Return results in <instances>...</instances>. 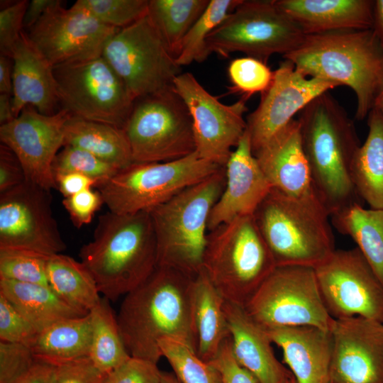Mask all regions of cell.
Wrapping results in <instances>:
<instances>
[{
	"instance_id": "obj_19",
	"label": "cell",
	"mask_w": 383,
	"mask_h": 383,
	"mask_svg": "<svg viewBox=\"0 0 383 383\" xmlns=\"http://www.w3.org/2000/svg\"><path fill=\"white\" fill-rule=\"evenodd\" d=\"M339 87L318 78L306 77L287 60L274 71L270 87L261 94L257 109L247 117V131L253 154L282 131L309 103Z\"/></svg>"
},
{
	"instance_id": "obj_29",
	"label": "cell",
	"mask_w": 383,
	"mask_h": 383,
	"mask_svg": "<svg viewBox=\"0 0 383 383\" xmlns=\"http://www.w3.org/2000/svg\"><path fill=\"white\" fill-rule=\"evenodd\" d=\"M367 138L352 165L356 192L370 208L383 209V111L372 108L367 116Z\"/></svg>"
},
{
	"instance_id": "obj_38",
	"label": "cell",
	"mask_w": 383,
	"mask_h": 383,
	"mask_svg": "<svg viewBox=\"0 0 383 383\" xmlns=\"http://www.w3.org/2000/svg\"><path fill=\"white\" fill-rule=\"evenodd\" d=\"M50 256L24 249L0 248V279L48 286Z\"/></svg>"
},
{
	"instance_id": "obj_23",
	"label": "cell",
	"mask_w": 383,
	"mask_h": 383,
	"mask_svg": "<svg viewBox=\"0 0 383 383\" xmlns=\"http://www.w3.org/2000/svg\"><path fill=\"white\" fill-rule=\"evenodd\" d=\"M12 107L17 117L27 106L44 115L61 109L53 66L23 30L12 55Z\"/></svg>"
},
{
	"instance_id": "obj_51",
	"label": "cell",
	"mask_w": 383,
	"mask_h": 383,
	"mask_svg": "<svg viewBox=\"0 0 383 383\" xmlns=\"http://www.w3.org/2000/svg\"><path fill=\"white\" fill-rule=\"evenodd\" d=\"M55 366L36 360L23 374L11 383H52Z\"/></svg>"
},
{
	"instance_id": "obj_8",
	"label": "cell",
	"mask_w": 383,
	"mask_h": 383,
	"mask_svg": "<svg viewBox=\"0 0 383 383\" xmlns=\"http://www.w3.org/2000/svg\"><path fill=\"white\" fill-rule=\"evenodd\" d=\"M222 167L199 157L196 152L170 162H132L100 183L97 190L109 211H149Z\"/></svg>"
},
{
	"instance_id": "obj_39",
	"label": "cell",
	"mask_w": 383,
	"mask_h": 383,
	"mask_svg": "<svg viewBox=\"0 0 383 383\" xmlns=\"http://www.w3.org/2000/svg\"><path fill=\"white\" fill-rule=\"evenodd\" d=\"M228 74L232 93H239L249 99L256 93H264L270 87L274 71L267 65L251 57L235 58L231 61Z\"/></svg>"
},
{
	"instance_id": "obj_33",
	"label": "cell",
	"mask_w": 383,
	"mask_h": 383,
	"mask_svg": "<svg viewBox=\"0 0 383 383\" xmlns=\"http://www.w3.org/2000/svg\"><path fill=\"white\" fill-rule=\"evenodd\" d=\"M49 287L65 304L87 314L101 296L84 264L61 253L50 255L47 264Z\"/></svg>"
},
{
	"instance_id": "obj_46",
	"label": "cell",
	"mask_w": 383,
	"mask_h": 383,
	"mask_svg": "<svg viewBox=\"0 0 383 383\" xmlns=\"http://www.w3.org/2000/svg\"><path fill=\"white\" fill-rule=\"evenodd\" d=\"M103 204L101 194L93 189L82 191L62 200L72 223L77 228L90 223Z\"/></svg>"
},
{
	"instance_id": "obj_58",
	"label": "cell",
	"mask_w": 383,
	"mask_h": 383,
	"mask_svg": "<svg viewBox=\"0 0 383 383\" xmlns=\"http://www.w3.org/2000/svg\"><path fill=\"white\" fill-rule=\"evenodd\" d=\"M287 383H296L295 379H294L292 377L289 378V379L287 381Z\"/></svg>"
},
{
	"instance_id": "obj_24",
	"label": "cell",
	"mask_w": 383,
	"mask_h": 383,
	"mask_svg": "<svg viewBox=\"0 0 383 383\" xmlns=\"http://www.w3.org/2000/svg\"><path fill=\"white\" fill-rule=\"evenodd\" d=\"M223 309L238 362L259 383H287L292 376L276 358L267 330L243 306L225 301Z\"/></svg>"
},
{
	"instance_id": "obj_2",
	"label": "cell",
	"mask_w": 383,
	"mask_h": 383,
	"mask_svg": "<svg viewBox=\"0 0 383 383\" xmlns=\"http://www.w3.org/2000/svg\"><path fill=\"white\" fill-rule=\"evenodd\" d=\"M297 120L316 194L329 216L362 203L352 175L361 144L346 111L327 91L300 111Z\"/></svg>"
},
{
	"instance_id": "obj_54",
	"label": "cell",
	"mask_w": 383,
	"mask_h": 383,
	"mask_svg": "<svg viewBox=\"0 0 383 383\" xmlns=\"http://www.w3.org/2000/svg\"><path fill=\"white\" fill-rule=\"evenodd\" d=\"M372 19V30L383 48V0L374 1Z\"/></svg>"
},
{
	"instance_id": "obj_7",
	"label": "cell",
	"mask_w": 383,
	"mask_h": 383,
	"mask_svg": "<svg viewBox=\"0 0 383 383\" xmlns=\"http://www.w3.org/2000/svg\"><path fill=\"white\" fill-rule=\"evenodd\" d=\"M203 270L225 301L244 306L275 269L253 216L209 231Z\"/></svg>"
},
{
	"instance_id": "obj_47",
	"label": "cell",
	"mask_w": 383,
	"mask_h": 383,
	"mask_svg": "<svg viewBox=\"0 0 383 383\" xmlns=\"http://www.w3.org/2000/svg\"><path fill=\"white\" fill-rule=\"evenodd\" d=\"M106 377L87 357L56 365L52 383H106Z\"/></svg>"
},
{
	"instance_id": "obj_50",
	"label": "cell",
	"mask_w": 383,
	"mask_h": 383,
	"mask_svg": "<svg viewBox=\"0 0 383 383\" xmlns=\"http://www.w3.org/2000/svg\"><path fill=\"white\" fill-rule=\"evenodd\" d=\"M56 189L64 198L69 197L82 191L98 187L99 182L78 173H64L55 176Z\"/></svg>"
},
{
	"instance_id": "obj_15",
	"label": "cell",
	"mask_w": 383,
	"mask_h": 383,
	"mask_svg": "<svg viewBox=\"0 0 383 383\" xmlns=\"http://www.w3.org/2000/svg\"><path fill=\"white\" fill-rule=\"evenodd\" d=\"M173 89L186 104L192 120L199 157L225 167L243 137L247 123L243 114L248 99L226 105L211 95L189 72L174 79Z\"/></svg>"
},
{
	"instance_id": "obj_6",
	"label": "cell",
	"mask_w": 383,
	"mask_h": 383,
	"mask_svg": "<svg viewBox=\"0 0 383 383\" xmlns=\"http://www.w3.org/2000/svg\"><path fill=\"white\" fill-rule=\"evenodd\" d=\"M252 216L277 267L314 268L335 250L330 216L320 203L272 188Z\"/></svg>"
},
{
	"instance_id": "obj_55",
	"label": "cell",
	"mask_w": 383,
	"mask_h": 383,
	"mask_svg": "<svg viewBox=\"0 0 383 383\" xmlns=\"http://www.w3.org/2000/svg\"><path fill=\"white\" fill-rule=\"evenodd\" d=\"M15 118L12 107V95L0 94V125L7 123Z\"/></svg>"
},
{
	"instance_id": "obj_21",
	"label": "cell",
	"mask_w": 383,
	"mask_h": 383,
	"mask_svg": "<svg viewBox=\"0 0 383 383\" xmlns=\"http://www.w3.org/2000/svg\"><path fill=\"white\" fill-rule=\"evenodd\" d=\"M226 185L209 215L208 231L240 216H252L272 189L251 147L247 129L226 165Z\"/></svg>"
},
{
	"instance_id": "obj_45",
	"label": "cell",
	"mask_w": 383,
	"mask_h": 383,
	"mask_svg": "<svg viewBox=\"0 0 383 383\" xmlns=\"http://www.w3.org/2000/svg\"><path fill=\"white\" fill-rule=\"evenodd\" d=\"M157 364L132 357L107 374L106 383H162Z\"/></svg>"
},
{
	"instance_id": "obj_53",
	"label": "cell",
	"mask_w": 383,
	"mask_h": 383,
	"mask_svg": "<svg viewBox=\"0 0 383 383\" xmlns=\"http://www.w3.org/2000/svg\"><path fill=\"white\" fill-rule=\"evenodd\" d=\"M12 58L0 55V94L12 95Z\"/></svg>"
},
{
	"instance_id": "obj_56",
	"label": "cell",
	"mask_w": 383,
	"mask_h": 383,
	"mask_svg": "<svg viewBox=\"0 0 383 383\" xmlns=\"http://www.w3.org/2000/svg\"><path fill=\"white\" fill-rule=\"evenodd\" d=\"M372 108H375V109L383 111V87L377 94L374 101Z\"/></svg>"
},
{
	"instance_id": "obj_4",
	"label": "cell",
	"mask_w": 383,
	"mask_h": 383,
	"mask_svg": "<svg viewBox=\"0 0 383 383\" xmlns=\"http://www.w3.org/2000/svg\"><path fill=\"white\" fill-rule=\"evenodd\" d=\"M306 77L345 85L354 91L355 118H366L383 87V48L372 29L305 35L283 55Z\"/></svg>"
},
{
	"instance_id": "obj_48",
	"label": "cell",
	"mask_w": 383,
	"mask_h": 383,
	"mask_svg": "<svg viewBox=\"0 0 383 383\" xmlns=\"http://www.w3.org/2000/svg\"><path fill=\"white\" fill-rule=\"evenodd\" d=\"M209 363L220 372L222 383H259L255 376L235 360L231 337L224 341L216 357Z\"/></svg>"
},
{
	"instance_id": "obj_35",
	"label": "cell",
	"mask_w": 383,
	"mask_h": 383,
	"mask_svg": "<svg viewBox=\"0 0 383 383\" xmlns=\"http://www.w3.org/2000/svg\"><path fill=\"white\" fill-rule=\"evenodd\" d=\"M210 0H149L148 15L171 54L179 53L182 41Z\"/></svg>"
},
{
	"instance_id": "obj_5",
	"label": "cell",
	"mask_w": 383,
	"mask_h": 383,
	"mask_svg": "<svg viewBox=\"0 0 383 383\" xmlns=\"http://www.w3.org/2000/svg\"><path fill=\"white\" fill-rule=\"evenodd\" d=\"M225 167L150 211L157 266L195 277L203 269L210 213L226 185Z\"/></svg>"
},
{
	"instance_id": "obj_27",
	"label": "cell",
	"mask_w": 383,
	"mask_h": 383,
	"mask_svg": "<svg viewBox=\"0 0 383 383\" xmlns=\"http://www.w3.org/2000/svg\"><path fill=\"white\" fill-rule=\"evenodd\" d=\"M225 299L204 270L193 279L192 306L197 335L196 355L210 362L231 337L223 305Z\"/></svg>"
},
{
	"instance_id": "obj_22",
	"label": "cell",
	"mask_w": 383,
	"mask_h": 383,
	"mask_svg": "<svg viewBox=\"0 0 383 383\" xmlns=\"http://www.w3.org/2000/svg\"><path fill=\"white\" fill-rule=\"evenodd\" d=\"M254 155L272 189L294 199L321 204L302 147L298 120H292Z\"/></svg>"
},
{
	"instance_id": "obj_30",
	"label": "cell",
	"mask_w": 383,
	"mask_h": 383,
	"mask_svg": "<svg viewBox=\"0 0 383 383\" xmlns=\"http://www.w3.org/2000/svg\"><path fill=\"white\" fill-rule=\"evenodd\" d=\"M84 150L119 170L133 162L124 129L70 116L64 126V146Z\"/></svg>"
},
{
	"instance_id": "obj_34",
	"label": "cell",
	"mask_w": 383,
	"mask_h": 383,
	"mask_svg": "<svg viewBox=\"0 0 383 383\" xmlns=\"http://www.w3.org/2000/svg\"><path fill=\"white\" fill-rule=\"evenodd\" d=\"M91 323V342L89 357L102 373L109 374L131 357L110 301L101 296L89 312Z\"/></svg>"
},
{
	"instance_id": "obj_26",
	"label": "cell",
	"mask_w": 383,
	"mask_h": 383,
	"mask_svg": "<svg viewBox=\"0 0 383 383\" xmlns=\"http://www.w3.org/2000/svg\"><path fill=\"white\" fill-rule=\"evenodd\" d=\"M305 35L372 28V0H274Z\"/></svg>"
},
{
	"instance_id": "obj_12",
	"label": "cell",
	"mask_w": 383,
	"mask_h": 383,
	"mask_svg": "<svg viewBox=\"0 0 383 383\" xmlns=\"http://www.w3.org/2000/svg\"><path fill=\"white\" fill-rule=\"evenodd\" d=\"M304 36L274 0H243L206 43L210 53L226 57L241 52L267 64L271 55H284L294 50Z\"/></svg>"
},
{
	"instance_id": "obj_17",
	"label": "cell",
	"mask_w": 383,
	"mask_h": 383,
	"mask_svg": "<svg viewBox=\"0 0 383 383\" xmlns=\"http://www.w3.org/2000/svg\"><path fill=\"white\" fill-rule=\"evenodd\" d=\"M62 1L50 7L27 35L52 66L70 60L101 55L107 40L119 28L105 25L74 3Z\"/></svg>"
},
{
	"instance_id": "obj_13",
	"label": "cell",
	"mask_w": 383,
	"mask_h": 383,
	"mask_svg": "<svg viewBox=\"0 0 383 383\" xmlns=\"http://www.w3.org/2000/svg\"><path fill=\"white\" fill-rule=\"evenodd\" d=\"M244 308L265 329L310 326L331 331L334 321L309 267H276Z\"/></svg>"
},
{
	"instance_id": "obj_44",
	"label": "cell",
	"mask_w": 383,
	"mask_h": 383,
	"mask_svg": "<svg viewBox=\"0 0 383 383\" xmlns=\"http://www.w3.org/2000/svg\"><path fill=\"white\" fill-rule=\"evenodd\" d=\"M28 346L0 341V383H11L36 362Z\"/></svg>"
},
{
	"instance_id": "obj_14",
	"label": "cell",
	"mask_w": 383,
	"mask_h": 383,
	"mask_svg": "<svg viewBox=\"0 0 383 383\" xmlns=\"http://www.w3.org/2000/svg\"><path fill=\"white\" fill-rule=\"evenodd\" d=\"M314 271L333 319L360 316L383 323V284L357 247L335 249Z\"/></svg>"
},
{
	"instance_id": "obj_37",
	"label": "cell",
	"mask_w": 383,
	"mask_h": 383,
	"mask_svg": "<svg viewBox=\"0 0 383 383\" xmlns=\"http://www.w3.org/2000/svg\"><path fill=\"white\" fill-rule=\"evenodd\" d=\"M158 346L181 383H222L218 370L186 343L165 337L159 340Z\"/></svg>"
},
{
	"instance_id": "obj_25",
	"label": "cell",
	"mask_w": 383,
	"mask_h": 383,
	"mask_svg": "<svg viewBox=\"0 0 383 383\" xmlns=\"http://www.w3.org/2000/svg\"><path fill=\"white\" fill-rule=\"evenodd\" d=\"M266 330L272 343L282 348L296 383H329L333 352L330 331L310 326Z\"/></svg>"
},
{
	"instance_id": "obj_32",
	"label": "cell",
	"mask_w": 383,
	"mask_h": 383,
	"mask_svg": "<svg viewBox=\"0 0 383 383\" xmlns=\"http://www.w3.org/2000/svg\"><path fill=\"white\" fill-rule=\"evenodd\" d=\"M331 223L357 244L383 284V209H366L354 203L331 216Z\"/></svg>"
},
{
	"instance_id": "obj_43",
	"label": "cell",
	"mask_w": 383,
	"mask_h": 383,
	"mask_svg": "<svg viewBox=\"0 0 383 383\" xmlns=\"http://www.w3.org/2000/svg\"><path fill=\"white\" fill-rule=\"evenodd\" d=\"M28 4L27 0H21L1 8L0 55L12 57L23 30V20Z\"/></svg>"
},
{
	"instance_id": "obj_20",
	"label": "cell",
	"mask_w": 383,
	"mask_h": 383,
	"mask_svg": "<svg viewBox=\"0 0 383 383\" xmlns=\"http://www.w3.org/2000/svg\"><path fill=\"white\" fill-rule=\"evenodd\" d=\"M329 383H383V323L334 319Z\"/></svg>"
},
{
	"instance_id": "obj_40",
	"label": "cell",
	"mask_w": 383,
	"mask_h": 383,
	"mask_svg": "<svg viewBox=\"0 0 383 383\" xmlns=\"http://www.w3.org/2000/svg\"><path fill=\"white\" fill-rule=\"evenodd\" d=\"M120 170L81 148L65 145L56 155L52 164L55 175L78 173L99 182L109 179Z\"/></svg>"
},
{
	"instance_id": "obj_52",
	"label": "cell",
	"mask_w": 383,
	"mask_h": 383,
	"mask_svg": "<svg viewBox=\"0 0 383 383\" xmlns=\"http://www.w3.org/2000/svg\"><path fill=\"white\" fill-rule=\"evenodd\" d=\"M60 0H32L29 1L23 20V28L30 29L43 15Z\"/></svg>"
},
{
	"instance_id": "obj_49",
	"label": "cell",
	"mask_w": 383,
	"mask_h": 383,
	"mask_svg": "<svg viewBox=\"0 0 383 383\" xmlns=\"http://www.w3.org/2000/svg\"><path fill=\"white\" fill-rule=\"evenodd\" d=\"M26 181L22 165L15 153L6 145H0V194Z\"/></svg>"
},
{
	"instance_id": "obj_9",
	"label": "cell",
	"mask_w": 383,
	"mask_h": 383,
	"mask_svg": "<svg viewBox=\"0 0 383 383\" xmlns=\"http://www.w3.org/2000/svg\"><path fill=\"white\" fill-rule=\"evenodd\" d=\"M53 73L61 109L124 129L135 100L101 55L59 64Z\"/></svg>"
},
{
	"instance_id": "obj_18",
	"label": "cell",
	"mask_w": 383,
	"mask_h": 383,
	"mask_svg": "<svg viewBox=\"0 0 383 383\" xmlns=\"http://www.w3.org/2000/svg\"><path fill=\"white\" fill-rule=\"evenodd\" d=\"M70 116L64 109L44 115L27 106L13 121L0 126L1 143L20 160L26 182L49 191L56 189L52 164L64 147V126Z\"/></svg>"
},
{
	"instance_id": "obj_57",
	"label": "cell",
	"mask_w": 383,
	"mask_h": 383,
	"mask_svg": "<svg viewBox=\"0 0 383 383\" xmlns=\"http://www.w3.org/2000/svg\"><path fill=\"white\" fill-rule=\"evenodd\" d=\"M162 383H181V382L177 379L175 375L171 373L163 372Z\"/></svg>"
},
{
	"instance_id": "obj_3",
	"label": "cell",
	"mask_w": 383,
	"mask_h": 383,
	"mask_svg": "<svg viewBox=\"0 0 383 383\" xmlns=\"http://www.w3.org/2000/svg\"><path fill=\"white\" fill-rule=\"evenodd\" d=\"M81 262L104 297L115 301L143 283L157 267L156 240L148 211L99 217L93 239L79 251Z\"/></svg>"
},
{
	"instance_id": "obj_10",
	"label": "cell",
	"mask_w": 383,
	"mask_h": 383,
	"mask_svg": "<svg viewBox=\"0 0 383 383\" xmlns=\"http://www.w3.org/2000/svg\"><path fill=\"white\" fill-rule=\"evenodd\" d=\"M124 131L133 162H164L196 151L192 120L174 89L135 100Z\"/></svg>"
},
{
	"instance_id": "obj_1",
	"label": "cell",
	"mask_w": 383,
	"mask_h": 383,
	"mask_svg": "<svg viewBox=\"0 0 383 383\" xmlns=\"http://www.w3.org/2000/svg\"><path fill=\"white\" fill-rule=\"evenodd\" d=\"M191 277L157 266L140 286L125 295L117 317L124 345L132 357L157 364L159 340H180L196 352L197 335Z\"/></svg>"
},
{
	"instance_id": "obj_28",
	"label": "cell",
	"mask_w": 383,
	"mask_h": 383,
	"mask_svg": "<svg viewBox=\"0 0 383 383\" xmlns=\"http://www.w3.org/2000/svg\"><path fill=\"white\" fill-rule=\"evenodd\" d=\"M91 323L87 315L60 320L39 332L30 347L35 359L52 365L89 357Z\"/></svg>"
},
{
	"instance_id": "obj_16",
	"label": "cell",
	"mask_w": 383,
	"mask_h": 383,
	"mask_svg": "<svg viewBox=\"0 0 383 383\" xmlns=\"http://www.w3.org/2000/svg\"><path fill=\"white\" fill-rule=\"evenodd\" d=\"M51 196L50 191L26 181L0 194V248L47 255L66 249L52 214Z\"/></svg>"
},
{
	"instance_id": "obj_41",
	"label": "cell",
	"mask_w": 383,
	"mask_h": 383,
	"mask_svg": "<svg viewBox=\"0 0 383 383\" xmlns=\"http://www.w3.org/2000/svg\"><path fill=\"white\" fill-rule=\"evenodd\" d=\"M148 1L149 0H77L75 3L102 23L122 28L148 14Z\"/></svg>"
},
{
	"instance_id": "obj_31",
	"label": "cell",
	"mask_w": 383,
	"mask_h": 383,
	"mask_svg": "<svg viewBox=\"0 0 383 383\" xmlns=\"http://www.w3.org/2000/svg\"><path fill=\"white\" fill-rule=\"evenodd\" d=\"M0 294L38 333L60 320L87 315L62 301L49 286L0 279Z\"/></svg>"
},
{
	"instance_id": "obj_36",
	"label": "cell",
	"mask_w": 383,
	"mask_h": 383,
	"mask_svg": "<svg viewBox=\"0 0 383 383\" xmlns=\"http://www.w3.org/2000/svg\"><path fill=\"white\" fill-rule=\"evenodd\" d=\"M243 0H210L209 5L184 37L175 60L180 67L202 62L211 54L206 39Z\"/></svg>"
},
{
	"instance_id": "obj_42",
	"label": "cell",
	"mask_w": 383,
	"mask_h": 383,
	"mask_svg": "<svg viewBox=\"0 0 383 383\" xmlns=\"http://www.w3.org/2000/svg\"><path fill=\"white\" fill-rule=\"evenodd\" d=\"M38 331L0 294V341L31 346Z\"/></svg>"
},
{
	"instance_id": "obj_11",
	"label": "cell",
	"mask_w": 383,
	"mask_h": 383,
	"mask_svg": "<svg viewBox=\"0 0 383 383\" xmlns=\"http://www.w3.org/2000/svg\"><path fill=\"white\" fill-rule=\"evenodd\" d=\"M101 55L124 82L133 99L173 89L181 67L147 14L119 28Z\"/></svg>"
}]
</instances>
